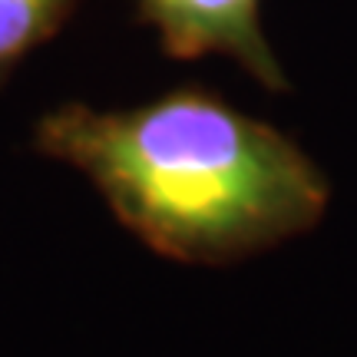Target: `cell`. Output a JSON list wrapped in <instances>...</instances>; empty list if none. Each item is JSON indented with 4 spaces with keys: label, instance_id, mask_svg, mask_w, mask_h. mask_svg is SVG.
<instances>
[{
    "label": "cell",
    "instance_id": "3",
    "mask_svg": "<svg viewBox=\"0 0 357 357\" xmlns=\"http://www.w3.org/2000/svg\"><path fill=\"white\" fill-rule=\"evenodd\" d=\"M79 0H0V86L30 53L50 43Z\"/></svg>",
    "mask_w": 357,
    "mask_h": 357
},
{
    "label": "cell",
    "instance_id": "2",
    "mask_svg": "<svg viewBox=\"0 0 357 357\" xmlns=\"http://www.w3.org/2000/svg\"><path fill=\"white\" fill-rule=\"evenodd\" d=\"M136 20L153 26L172 60L218 53L271 93L291 89L261 30V0H136Z\"/></svg>",
    "mask_w": 357,
    "mask_h": 357
},
{
    "label": "cell",
    "instance_id": "1",
    "mask_svg": "<svg viewBox=\"0 0 357 357\" xmlns=\"http://www.w3.org/2000/svg\"><path fill=\"white\" fill-rule=\"evenodd\" d=\"M33 149L96 185L146 248L182 265H235L318 229L321 166L281 129L199 83L129 109L63 102Z\"/></svg>",
    "mask_w": 357,
    "mask_h": 357
}]
</instances>
